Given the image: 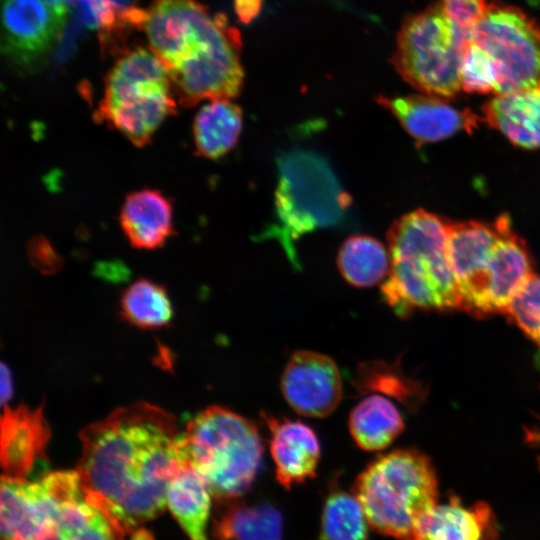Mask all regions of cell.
Listing matches in <instances>:
<instances>
[{
    "instance_id": "obj_1",
    "label": "cell",
    "mask_w": 540,
    "mask_h": 540,
    "mask_svg": "<svg viewBox=\"0 0 540 540\" xmlns=\"http://www.w3.org/2000/svg\"><path fill=\"white\" fill-rule=\"evenodd\" d=\"M178 436L174 415L147 402L117 408L80 432L86 498L133 540H150L141 525L164 509L167 486L185 463Z\"/></svg>"
},
{
    "instance_id": "obj_2",
    "label": "cell",
    "mask_w": 540,
    "mask_h": 540,
    "mask_svg": "<svg viewBox=\"0 0 540 540\" xmlns=\"http://www.w3.org/2000/svg\"><path fill=\"white\" fill-rule=\"evenodd\" d=\"M179 104L232 100L244 85L242 38L224 14L196 0H154L143 26Z\"/></svg>"
},
{
    "instance_id": "obj_3",
    "label": "cell",
    "mask_w": 540,
    "mask_h": 540,
    "mask_svg": "<svg viewBox=\"0 0 540 540\" xmlns=\"http://www.w3.org/2000/svg\"><path fill=\"white\" fill-rule=\"evenodd\" d=\"M448 250L461 310L476 316L505 313L534 274L527 245L510 218L450 222Z\"/></svg>"
},
{
    "instance_id": "obj_4",
    "label": "cell",
    "mask_w": 540,
    "mask_h": 540,
    "mask_svg": "<svg viewBox=\"0 0 540 540\" xmlns=\"http://www.w3.org/2000/svg\"><path fill=\"white\" fill-rule=\"evenodd\" d=\"M449 225L450 221L418 209L398 218L388 230L390 268L381 294L398 316L417 309L461 310L449 258Z\"/></svg>"
},
{
    "instance_id": "obj_5",
    "label": "cell",
    "mask_w": 540,
    "mask_h": 540,
    "mask_svg": "<svg viewBox=\"0 0 540 540\" xmlns=\"http://www.w3.org/2000/svg\"><path fill=\"white\" fill-rule=\"evenodd\" d=\"M177 448L222 500L236 499L251 488L263 456L255 423L220 406L198 412L179 434Z\"/></svg>"
},
{
    "instance_id": "obj_6",
    "label": "cell",
    "mask_w": 540,
    "mask_h": 540,
    "mask_svg": "<svg viewBox=\"0 0 540 540\" xmlns=\"http://www.w3.org/2000/svg\"><path fill=\"white\" fill-rule=\"evenodd\" d=\"M431 461L415 449L380 455L359 474L354 495L378 532L410 540L420 518L437 504Z\"/></svg>"
},
{
    "instance_id": "obj_7",
    "label": "cell",
    "mask_w": 540,
    "mask_h": 540,
    "mask_svg": "<svg viewBox=\"0 0 540 540\" xmlns=\"http://www.w3.org/2000/svg\"><path fill=\"white\" fill-rule=\"evenodd\" d=\"M278 163L277 225L270 233L294 256V241L338 223L350 206L351 198L327 161L314 152L292 151L283 155Z\"/></svg>"
},
{
    "instance_id": "obj_8",
    "label": "cell",
    "mask_w": 540,
    "mask_h": 540,
    "mask_svg": "<svg viewBox=\"0 0 540 540\" xmlns=\"http://www.w3.org/2000/svg\"><path fill=\"white\" fill-rule=\"evenodd\" d=\"M470 40L437 2L402 22L391 62L421 93L452 98L462 89L459 68Z\"/></svg>"
},
{
    "instance_id": "obj_9",
    "label": "cell",
    "mask_w": 540,
    "mask_h": 540,
    "mask_svg": "<svg viewBox=\"0 0 540 540\" xmlns=\"http://www.w3.org/2000/svg\"><path fill=\"white\" fill-rule=\"evenodd\" d=\"M471 40L496 62L499 73L496 94L540 84V23L520 8L489 3Z\"/></svg>"
},
{
    "instance_id": "obj_10",
    "label": "cell",
    "mask_w": 540,
    "mask_h": 540,
    "mask_svg": "<svg viewBox=\"0 0 540 540\" xmlns=\"http://www.w3.org/2000/svg\"><path fill=\"white\" fill-rule=\"evenodd\" d=\"M175 112L176 101L168 79L132 75L106 85L96 118L142 147L150 143L160 124Z\"/></svg>"
},
{
    "instance_id": "obj_11",
    "label": "cell",
    "mask_w": 540,
    "mask_h": 540,
    "mask_svg": "<svg viewBox=\"0 0 540 540\" xmlns=\"http://www.w3.org/2000/svg\"><path fill=\"white\" fill-rule=\"evenodd\" d=\"M281 391L297 413L326 417L341 401V375L329 356L314 351H296L282 372Z\"/></svg>"
},
{
    "instance_id": "obj_12",
    "label": "cell",
    "mask_w": 540,
    "mask_h": 540,
    "mask_svg": "<svg viewBox=\"0 0 540 540\" xmlns=\"http://www.w3.org/2000/svg\"><path fill=\"white\" fill-rule=\"evenodd\" d=\"M63 25L42 0H3L1 51L17 66L32 68L47 56Z\"/></svg>"
},
{
    "instance_id": "obj_13",
    "label": "cell",
    "mask_w": 540,
    "mask_h": 540,
    "mask_svg": "<svg viewBox=\"0 0 540 540\" xmlns=\"http://www.w3.org/2000/svg\"><path fill=\"white\" fill-rule=\"evenodd\" d=\"M376 101L389 110L418 143L437 142L477 127L478 117L473 112L455 108L443 98L425 94L380 95Z\"/></svg>"
},
{
    "instance_id": "obj_14",
    "label": "cell",
    "mask_w": 540,
    "mask_h": 540,
    "mask_svg": "<svg viewBox=\"0 0 540 540\" xmlns=\"http://www.w3.org/2000/svg\"><path fill=\"white\" fill-rule=\"evenodd\" d=\"M50 429L43 409L4 406L1 416L0 459L4 475L26 478L37 461L45 457Z\"/></svg>"
},
{
    "instance_id": "obj_15",
    "label": "cell",
    "mask_w": 540,
    "mask_h": 540,
    "mask_svg": "<svg viewBox=\"0 0 540 540\" xmlns=\"http://www.w3.org/2000/svg\"><path fill=\"white\" fill-rule=\"evenodd\" d=\"M270 431V452L277 481L291 488L315 476L320 443L314 430L298 420L264 415Z\"/></svg>"
},
{
    "instance_id": "obj_16",
    "label": "cell",
    "mask_w": 540,
    "mask_h": 540,
    "mask_svg": "<svg viewBox=\"0 0 540 540\" xmlns=\"http://www.w3.org/2000/svg\"><path fill=\"white\" fill-rule=\"evenodd\" d=\"M410 540H498L496 519L486 503L464 506L453 497L428 510Z\"/></svg>"
},
{
    "instance_id": "obj_17",
    "label": "cell",
    "mask_w": 540,
    "mask_h": 540,
    "mask_svg": "<svg viewBox=\"0 0 540 540\" xmlns=\"http://www.w3.org/2000/svg\"><path fill=\"white\" fill-rule=\"evenodd\" d=\"M483 119L514 145L540 148V84L495 94L482 107Z\"/></svg>"
},
{
    "instance_id": "obj_18",
    "label": "cell",
    "mask_w": 540,
    "mask_h": 540,
    "mask_svg": "<svg viewBox=\"0 0 540 540\" xmlns=\"http://www.w3.org/2000/svg\"><path fill=\"white\" fill-rule=\"evenodd\" d=\"M119 219L125 236L137 249L159 248L173 234L171 203L154 189L128 194Z\"/></svg>"
},
{
    "instance_id": "obj_19",
    "label": "cell",
    "mask_w": 540,
    "mask_h": 540,
    "mask_svg": "<svg viewBox=\"0 0 540 540\" xmlns=\"http://www.w3.org/2000/svg\"><path fill=\"white\" fill-rule=\"evenodd\" d=\"M211 494L205 478L188 461L167 486V505L190 540H209Z\"/></svg>"
},
{
    "instance_id": "obj_20",
    "label": "cell",
    "mask_w": 540,
    "mask_h": 540,
    "mask_svg": "<svg viewBox=\"0 0 540 540\" xmlns=\"http://www.w3.org/2000/svg\"><path fill=\"white\" fill-rule=\"evenodd\" d=\"M243 126L241 108L232 100H211L194 118L193 136L196 154L218 159L236 145Z\"/></svg>"
},
{
    "instance_id": "obj_21",
    "label": "cell",
    "mask_w": 540,
    "mask_h": 540,
    "mask_svg": "<svg viewBox=\"0 0 540 540\" xmlns=\"http://www.w3.org/2000/svg\"><path fill=\"white\" fill-rule=\"evenodd\" d=\"M45 519L33 485L26 478H1V540H35Z\"/></svg>"
},
{
    "instance_id": "obj_22",
    "label": "cell",
    "mask_w": 540,
    "mask_h": 540,
    "mask_svg": "<svg viewBox=\"0 0 540 540\" xmlns=\"http://www.w3.org/2000/svg\"><path fill=\"white\" fill-rule=\"evenodd\" d=\"M349 430L356 444L366 451L387 448L403 431V418L389 399L372 394L351 411Z\"/></svg>"
},
{
    "instance_id": "obj_23",
    "label": "cell",
    "mask_w": 540,
    "mask_h": 540,
    "mask_svg": "<svg viewBox=\"0 0 540 540\" xmlns=\"http://www.w3.org/2000/svg\"><path fill=\"white\" fill-rule=\"evenodd\" d=\"M337 267L350 285L372 287L384 281L390 268L388 247L369 235H352L337 253Z\"/></svg>"
},
{
    "instance_id": "obj_24",
    "label": "cell",
    "mask_w": 540,
    "mask_h": 540,
    "mask_svg": "<svg viewBox=\"0 0 540 540\" xmlns=\"http://www.w3.org/2000/svg\"><path fill=\"white\" fill-rule=\"evenodd\" d=\"M220 540H282V517L271 505L228 507L216 522Z\"/></svg>"
},
{
    "instance_id": "obj_25",
    "label": "cell",
    "mask_w": 540,
    "mask_h": 540,
    "mask_svg": "<svg viewBox=\"0 0 540 540\" xmlns=\"http://www.w3.org/2000/svg\"><path fill=\"white\" fill-rule=\"evenodd\" d=\"M120 312L126 321L143 329L166 326L173 315L165 288L144 278L136 280L123 291Z\"/></svg>"
},
{
    "instance_id": "obj_26",
    "label": "cell",
    "mask_w": 540,
    "mask_h": 540,
    "mask_svg": "<svg viewBox=\"0 0 540 540\" xmlns=\"http://www.w3.org/2000/svg\"><path fill=\"white\" fill-rule=\"evenodd\" d=\"M367 522L355 495L333 489L322 511L321 540H367Z\"/></svg>"
},
{
    "instance_id": "obj_27",
    "label": "cell",
    "mask_w": 540,
    "mask_h": 540,
    "mask_svg": "<svg viewBox=\"0 0 540 540\" xmlns=\"http://www.w3.org/2000/svg\"><path fill=\"white\" fill-rule=\"evenodd\" d=\"M82 24L99 35L102 50L118 44L130 29L121 21L120 13L111 0H71Z\"/></svg>"
},
{
    "instance_id": "obj_28",
    "label": "cell",
    "mask_w": 540,
    "mask_h": 540,
    "mask_svg": "<svg viewBox=\"0 0 540 540\" xmlns=\"http://www.w3.org/2000/svg\"><path fill=\"white\" fill-rule=\"evenodd\" d=\"M459 76L462 89L468 93H494L499 85V73L492 56L470 40L463 51Z\"/></svg>"
},
{
    "instance_id": "obj_29",
    "label": "cell",
    "mask_w": 540,
    "mask_h": 540,
    "mask_svg": "<svg viewBox=\"0 0 540 540\" xmlns=\"http://www.w3.org/2000/svg\"><path fill=\"white\" fill-rule=\"evenodd\" d=\"M540 346V276L533 274L515 294L505 312Z\"/></svg>"
},
{
    "instance_id": "obj_30",
    "label": "cell",
    "mask_w": 540,
    "mask_h": 540,
    "mask_svg": "<svg viewBox=\"0 0 540 540\" xmlns=\"http://www.w3.org/2000/svg\"><path fill=\"white\" fill-rule=\"evenodd\" d=\"M438 2L456 28L469 39L482 20L489 4L487 0H439Z\"/></svg>"
},
{
    "instance_id": "obj_31",
    "label": "cell",
    "mask_w": 540,
    "mask_h": 540,
    "mask_svg": "<svg viewBox=\"0 0 540 540\" xmlns=\"http://www.w3.org/2000/svg\"><path fill=\"white\" fill-rule=\"evenodd\" d=\"M123 532L120 524L101 509L84 528L69 534L61 533L65 540H120Z\"/></svg>"
},
{
    "instance_id": "obj_32",
    "label": "cell",
    "mask_w": 540,
    "mask_h": 540,
    "mask_svg": "<svg viewBox=\"0 0 540 540\" xmlns=\"http://www.w3.org/2000/svg\"><path fill=\"white\" fill-rule=\"evenodd\" d=\"M28 255L32 265L42 273H54L61 266V259L42 236H37L30 241Z\"/></svg>"
},
{
    "instance_id": "obj_33",
    "label": "cell",
    "mask_w": 540,
    "mask_h": 540,
    "mask_svg": "<svg viewBox=\"0 0 540 540\" xmlns=\"http://www.w3.org/2000/svg\"><path fill=\"white\" fill-rule=\"evenodd\" d=\"M264 0H234L237 18L243 24L251 23L261 12Z\"/></svg>"
},
{
    "instance_id": "obj_34",
    "label": "cell",
    "mask_w": 540,
    "mask_h": 540,
    "mask_svg": "<svg viewBox=\"0 0 540 540\" xmlns=\"http://www.w3.org/2000/svg\"><path fill=\"white\" fill-rule=\"evenodd\" d=\"M0 371L1 403L4 406L10 401L13 395V381L9 367L3 362L1 363Z\"/></svg>"
},
{
    "instance_id": "obj_35",
    "label": "cell",
    "mask_w": 540,
    "mask_h": 540,
    "mask_svg": "<svg viewBox=\"0 0 540 540\" xmlns=\"http://www.w3.org/2000/svg\"><path fill=\"white\" fill-rule=\"evenodd\" d=\"M55 16L63 23L72 8L71 0H42Z\"/></svg>"
}]
</instances>
